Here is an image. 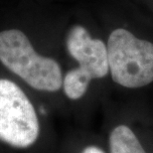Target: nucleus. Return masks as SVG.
I'll return each mask as SVG.
<instances>
[{
  "mask_svg": "<svg viewBox=\"0 0 153 153\" xmlns=\"http://www.w3.org/2000/svg\"><path fill=\"white\" fill-rule=\"evenodd\" d=\"M91 79L82 74L76 69L67 73L65 78L63 79V87L66 96L71 100H79L84 96L87 91Z\"/></svg>",
  "mask_w": 153,
  "mask_h": 153,
  "instance_id": "423d86ee",
  "label": "nucleus"
},
{
  "mask_svg": "<svg viewBox=\"0 0 153 153\" xmlns=\"http://www.w3.org/2000/svg\"><path fill=\"white\" fill-rule=\"evenodd\" d=\"M0 62L36 90L57 91L63 85L59 64L36 53L27 36L19 30L0 32Z\"/></svg>",
  "mask_w": 153,
  "mask_h": 153,
  "instance_id": "f257e3e1",
  "label": "nucleus"
},
{
  "mask_svg": "<svg viewBox=\"0 0 153 153\" xmlns=\"http://www.w3.org/2000/svg\"><path fill=\"white\" fill-rule=\"evenodd\" d=\"M82 153H105V152L100 148L97 147V146L91 145V146H88L87 148H85Z\"/></svg>",
  "mask_w": 153,
  "mask_h": 153,
  "instance_id": "0eeeda50",
  "label": "nucleus"
},
{
  "mask_svg": "<svg viewBox=\"0 0 153 153\" xmlns=\"http://www.w3.org/2000/svg\"><path fill=\"white\" fill-rule=\"evenodd\" d=\"M111 153H146L134 132L126 125H118L109 136Z\"/></svg>",
  "mask_w": 153,
  "mask_h": 153,
  "instance_id": "39448f33",
  "label": "nucleus"
},
{
  "mask_svg": "<svg viewBox=\"0 0 153 153\" xmlns=\"http://www.w3.org/2000/svg\"><path fill=\"white\" fill-rule=\"evenodd\" d=\"M106 49L109 72L116 84L136 88L153 82V43L119 28L111 33Z\"/></svg>",
  "mask_w": 153,
  "mask_h": 153,
  "instance_id": "f03ea898",
  "label": "nucleus"
},
{
  "mask_svg": "<svg viewBox=\"0 0 153 153\" xmlns=\"http://www.w3.org/2000/svg\"><path fill=\"white\" fill-rule=\"evenodd\" d=\"M39 131L37 114L24 91L15 82L0 79V139L27 148L35 143Z\"/></svg>",
  "mask_w": 153,
  "mask_h": 153,
  "instance_id": "7ed1b4c3",
  "label": "nucleus"
},
{
  "mask_svg": "<svg viewBox=\"0 0 153 153\" xmlns=\"http://www.w3.org/2000/svg\"><path fill=\"white\" fill-rule=\"evenodd\" d=\"M70 55L79 63L76 69L91 79H100L108 74V49L105 43L93 39L82 26L73 27L67 38Z\"/></svg>",
  "mask_w": 153,
  "mask_h": 153,
  "instance_id": "20e7f679",
  "label": "nucleus"
}]
</instances>
